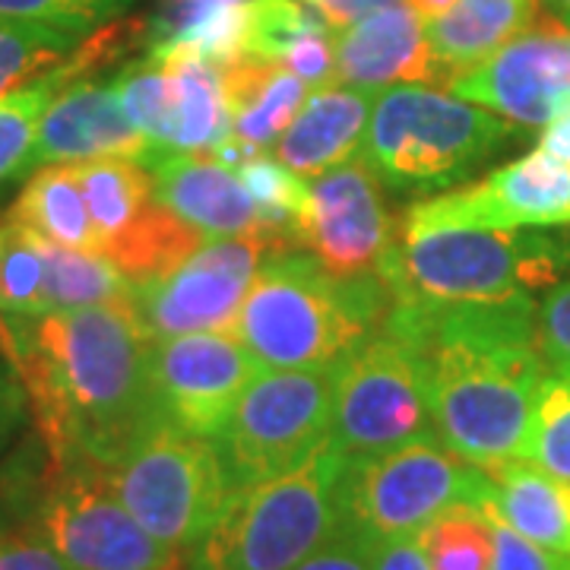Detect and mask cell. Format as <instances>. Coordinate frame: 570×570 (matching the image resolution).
<instances>
[{
	"mask_svg": "<svg viewBox=\"0 0 570 570\" xmlns=\"http://www.w3.org/2000/svg\"><path fill=\"white\" fill-rule=\"evenodd\" d=\"M48 463L89 460L115 469L156 422L149 333L130 302L0 317Z\"/></svg>",
	"mask_w": 570,
	"mask_h": 570,
	"instance_id": "cell-1",
	"label": "cell"
},
{
	"mask_svg": "<svg viewBox=\"0 0 570 570\" xmlns=\"http://www.w3.org/2000/svg\"><path fill=\"white\" fill-rule=\"evenodd\" d=\"M535 298L428 302L393 295L387 317L422 348L434 434L472 466L523 460L549 365L535 343Z\"/></svg>",
	"mask_w": 570,
	"mask_h": 570,
	"instance_id": "cell-2",
	"label": "cell"
},
{
	"mask_svg": "<svg viewBox=\"0 0 570 570\" xmlns=\"http://www.w3.org/2000/svg\"><path fill=\"white\" fill-rule=\"evenodd\" d=\"M384 276H336L298 247L266 261L247 288L232 336L269 371L340 365L387 321Z\"/></svg>",
	"mask_w": 570,
	"mask_h": 570,
	"instance_id": "cell-3",
	"label": "cell"
},
{
	"mask_svg": "<svg viewBox=\"0 0 570 570\" xmlns=\"http://www.w3.org/2000/svg\"><path fill=\"white\" fill-rule=\"evenodd\" d=\"M527 127L425 82L377 92L362 159L393 190H448Z\"/></svg>",
	"mask_w": 570,
	"mask_h": 570,
	"instance_id": "cell-4",
	"label": "cell"
},
{
	"mask_svg": "<svg viewBox=\"0 0 570 570\" xmlns=\"http://www.w3.org/2000/svg\"><path fill=\"white\" fill-rule=\"evenodd\" d=\"M381 266L393 295L428 302L535 298L570 279V228L403 235Z\"/></svg>",
	"mask_w": 570,
	"mask_h": 570,
	"instance_id": "cell-5",
	"label": "cell"
},
{
	"mask_svg": "<svg viewBox=\"0 0 570 570\" xmlns=\"http://www.w3.org/2000/svg\"><path fill=\"white\" fill-rule=\"evenodd\" d=\"M346 460L324 444L279 479L232 494L184 570H295L340 523Z\"/></svg>",
	"mask_w": 570,
	"mask_h": 570,
	"instance_id": "cell-6",
	"label": "cell"
},
{
	"mask_svg": "<svg viewBox=\"0 0 570 570\" xmlns=\"http://www.w3.org/2000/svg\"><path fill=\"white\" fill-rule=\"evenodd\" d=\"M438 438L415 336L387 317L340 362L326 444L346 463Z\"/></svg>",
	"mask_w": 570,
	"mask_h": 570,
	"instance_id": "cell-7",
	"label": "cell"
},
{
	"mask_svg": "<svg viewBox=\"0 0 570 570\" xmlns=\"http://www.w3.org/2000/svg\"><path fill=\"white\" fill-rule=\"evenodd\" d=\"M130 517L163 546L190 558L232 501V489L209 438L153 422L108 469Z\"/></svg>",
	"mask_w": 570,
	"mask_h": 570,
	"instance_id": "cell-8",
	"label": "cell"
},
{
	"mask_svg": "<svg viewBox=\"0 0 570 570\" xmlns=\"http://www.w3.org/2000/svg\"><path fill=\"white\" fill-rule=\"evenodd\" d=\"M494 482L438 438L346 463L340 482V520L365 539L419 535L450 508L489 510Z\"/></svg>",
	"mask_w": 570,
	"mask_h": 570,
	"instance_id": "cell-9",
	"label": "cell"
},
{
	"mask_svg": "<svg viewBox=\"0 0 570 570\" xmlns=\"http://www.w3.org/2000/svg\"><path fill=\"white\" fill-rule=\"evenodd\" d=\"M336 371L340 365L311 371L264 367L250 381L232 419L213 438L232 494L279 479L324 448Z\"/></svg>",
	"mask_w": 570,
	"mask_h": 570,
	"instance_id": "cell-10",
	"label": "cell"
},
{
	"mask_svg": "<svg viewBox=\"0 0 570 570\" xmlns=\"http://www.w3.org/2000/svg\"><path fill=\"white\" fill-rule=\"evenodd\" d=\"M70 570H184L187 558L142 530L108 469L89 460L48 463L32 520Z\"/></svg>",
	"mask_w": 570,
	"mask_h": 570,
	"instance_id": "cell-11",
	"label": "cell"
},
{
	"mask_svg": "<svg viewBox=\"0 0 570 570\" xmlns=\"http://www.w3.org/2000/svg\"><path fill=\"white\" fill-rule=\"evenodd\" d=\"M298 247L283 235L254 232L235 238H206L187 261L163 276L130 288V305L149 340L187 333H228L257 269L279 250Z\"/></svg>",
	"mask_w": 570,
	"mask_h": 570,
	"instance_id": "cell-12",
	"label": "cell"
},
{
	"mask_svg": "<svg viewBox=\"0 0 570 570\" xmlns=\"http://www.w3.org/2000/svg\"><path fill=\"white\" fill-rule=\"evenodd\" d=\"M102 257L130 283L163 276L204 245L197 228L156 200L149 168L137 159H92L73 165Z\"/></svg>",
	"mask_w": 570,
	"mask_h": 570,
	"instance_id": "cell-13",
	"label": "cell"
},
{
	"mask_svg": "<svg viewBox=\"0 0 570 570\" xmlns=\"http://www.w3.org/2000/svg\"><path fill=\"white\" fill-rule=\"evenodd\" d=\"M264 367L232 333H187L153 340L149 396L156 422L216 438Z\"/></svg>",
	"mask_w": 570,
	"mask_h": 570,
	"instance_id": "cell-14",
	"label": "cell"
},
{
	"mask_svg": "<svg viewBox=\"0 0 570 570\" xmlns=\"http://www.w3.org/2000/svg\"><path fill=\"white\" fill-rule=\"evenodd\" d=\"M570 228V168L546 153L501 165L482 181L419 200L406 213V235Z\"/></svg>",
	"mask_w": 570,
	"mask_h": 570,
	"instance_id": "cell-15",
	"label": "cell"
},
{
	"mask_svg": "<svg viewBox=\"0 0 570 570\" xmlns=\"http://www.w3.org/2000/svg\"><path fill=\"white\" fill-rule=\"evenodd\" d=\"M448 89L527 130L546 127L570 111V22L539 13L494 58L450 80Z\"/></svg>",
	"mask_w": 570,
	"mask_h": 570,
	"instance_id": "cell-16",
	"label": "cell"
},
{
	"mask_svg": "<svg viewBox=\"0 0 570 570\" xmlns=\"http://www.w3.org/2000/svg\"><path fill=\"white\" fill-rule=\"evenodd\" d=\"M307 187L311 213L302 228V247L336 276H381L396 235L381 181L365 159L355 156L333 165Z\"/></svg>",
	"mask_w": 570,
	"mask_h": 570,
	"instance_id": "cell-17",
	"label": "cell"
},
{
	"mask_svg": "<svg viewBox=\"0 0 570 570\" xmlns=\"http://www.w3.org/2000/svg\"><path fill=\"white\" fill-rule=\"evenodd\" d=\"M156 146L127 121L115 82L82 73L67 82L41 115L36 142L22 165V178L45 165H80L92 159H146Z\"/></svg>",
	"mask_w": 570,
	"mask_h": 570,
	"instance_id": "cell-18",
	"label": "cell"
},
{
	"mask_svg": "<svg viewBox=\"0 0 570 570\" xmlns=\"http://www.w3.org/2000/svg\"><path fill=\"white\" fill-rule=\"evenodd\" d=\"M146 168L153 175L156 200L168 206L181 223L206 238H235L266 232L261 209L235 168L216 156L156 149Z\"/></svg>",
	"mask_w": 570,
	"mask_h": 570,
	"instance_id": "cell-19",
	"label": "cell"
},
{
	"mask_svg": "<svg viewBox=\"0 0 570 570\" xmlns=\"http://www.w3.org/2000/svg\"><path fill=\"white\" fill-rule=\"evenodd\" d=\"M403 82H438L425 22L406 0L384 7L336 36V86L381 92Z\"/></svg>",
	"mask_w": 570,
	"mask_h": 570,
	"instance_id": "cell-20",
	"label": "cell"
},
{
	"mask_svg": "<svg viewBox=\"0 0 570 570\" xmlns=\"http://www.w3.org/2000/svg\"><path fill=\"white\" fill-rule=\"evenodd\" d=\"M374 99L377 92L355 86L314 89L295 121L273 142V159L302 178H317L333 165L355 159V153H362Z\"/></svg>",
	"mask_w": 570,
	"mask_h": 570,
	"instance_id": "cell-21",
	"label": "cell"
},
{
	"mask_svg": "<svg viewBox=\"0 0 570 570\" xmlns=\"http://www.w3.org/2000/svg\"><path fill=\"white\" fill-rule=\"evenodd\" d=\"M127 36L130 32L121 22H111L99 32H92L67 61L51 67L48 73H41V77L29 80L26 86L7 92L0 99V187L22 178V165H26V156L36 142L41 115L48 111V105L55 102V96L67 82H73L82 73H92L96 67L111 61L127 45Z\"/></svg>",
	"mask_w": 570,
	"mask_h": 570,
	"instance_id": "cell-22",
	"label": "cell"
},
{
	"mask_svg": "<svg viewBox=\"0 0 570 570\" xmlns=\"http://www.w3.org/2000/svg\"><path fill=\"white\" fill-rule=\"evenodd\" d=\"M542 13V0H460L444 17L425 22L438 82L463 77L494 58Z\"/></svg>",
	"mask_w": 570,
	"mask_h": 570,
	"instance_id": "cell-23",
	"label": "cell"
},
{
	"mask_svg": "<svg viewBox=\"0 0 570 570\" xmlns=\"http://www.w3.org/2000/svg\"><path fill=\"white\" fill-rule=\"evenodd\" d=\"M247 55L292 70L311 92L336 86V32L307 0H257Z\"/></svg>",
	"mask_w": 570,
	"mask_h": 570,
	"instance_id": "cell-24",
	"label": "cell"
},
{
	"mask_svg": "<svg viewBox=\"0 0 570 570\" xmlns=\"http://www.w3.org/2000/svg\"><path fill=\"white\" fill-rule=\"evenodd\" d=\"M225 92L232 108V137L254 153H264L295 121L311 96V86L279 63L245 55L225 63Z\"/></svg>",
	"mask_w": 570,
	"mask_h": 570,
	"instance_id": "cell-25",
	"label": "cell"
},
{
	"mask_svg": "<svg viewBox=\"0 0 570 570\" xmlns=\"http://www.w3.org/2000/svg\"><path fill=\"white\" fill-rule=\"evenodd\" d=\"M257 0H159L146 22V55L194 51L219 67L247 55Z\"/></svg>",
	"mask_w": 570,
	"mask_h": 570,
	"instance_id": "cell-26",
	"label": "cell"
},
{
	"mask_svg": "<svg viewBox=\"0 0 570 570\" xmlns=\"http://www.w3.org/2000/svg\"><path fill=\"white\" fill-rule=\"evenodd\" d=\"M171 77V153L213 156L232 137V108L225 92L223 67L194 51L153 55Z\"/></svg>",
	"mask_w": 570,
	"mask_h": 570,
	"instance_id": "cell-27",
	"label": "cell"
},
{
	"mask_svg": "<svg viewBox=\"0 0 570 570\" xmlns=\"http://www.w3.org/2000/svg\"><path fill=\"white\" fill-rule=\"evenodd\" d=\"M489 513L523 539L570 554V482L527 460L491 469Z\"/></svg>",
	"mask_w": 570,
	"mask_h": 570,
	"instance_id": "cell-28",
	"label": "cell"
},
{
	"mask_svg": "<svg viewBox=\"0 0 570 570\" xmlns=\"http://www.w3.org/2000/svg\"><path fill=\"white\" fill-rule=\"evenodd\" d=\"M7 219L32 228L51 245L102 254L73 165H45L32 171Z\"/></svg>",
	"mask_w": 570,
	"mask_h": 570,
	"instance_id": "cell-29",
	"label": "cell"
},
{
	"mask_svg": "<svg viewBox=\"0 0 570 570\" xmlns=\"http://www.w3.org/2000/svg\"><path fill=\"white\" fill-rule=\"evenodd\" d=\"M45 254V305L48 311L130 302L134 283L102 254L51 245L41 238Z\"/></svg>",
	"mask_w": 570,
	"mask_h": 570,
	"instance_id": "cell-30",
	"label": "cell"
},
{
	"mask_svg": "<svg viewBox=\"0 0 570 570\" xmlns=\"http://www.w3.org/2000/svg\"><path fill=\"white\" fill-rule=\"evenodd\" d=\"M235 171L261 209L266 232L302 245V228H305L307 213H311V187L305 184V178L295 175L292 168H285L279 159L266 156V153L250 156Z\"/></svg>",
	"mask_w": 570,
	"mask_h": 570,
	"instance_id": "cell-31",
	"label": "cell"
},
{
	"mask_svg": "<svg viewBox=\"0 0 570 570\" xmlns=\"http://www.w3.org/2000/svg\"><path fill=\"white\" fill-rule=\"evenodd\" d=\"M431 570H491L489 510L450 508L415 535Z\"/></svg>",
	"mask_w": 570,
	"mask_h": 570,
	"instance_id": "cell-32",
	"label": "cell"
},
{
	"mask_svg": "<svg viewBox=\"0 0 570 570\" xmlns=\"http://www.w3.org/2000/svg\"><path fill=\"white\" fill-rule=\"evenodd\" d=\"M45 254L41 238L26 225L0 223V317L45 314Z\"/></svg>",
	"mask_w": 570,
	"mask_h": 570,
	"instance_id": "cell-33",
	"label": "cell"
},
{
	"mask_svg": "<svg viewBox=\"0 0 570 570\" xmlns=\"http://www.w3.org/2000/svg\"><path fill=\"white\" fill-rule=\"evenodd\" d=\"M118 102L127 121L140 130L156 149H168L171 137V77L159 58L146 55L140 61L124 63L111 77Z\"/></svg>",
	"mask_w": 570,
	"mask_h": 570,
	"instance_id": "cell-34",
	"label": "cell"
},
{
	"mask_svg": "<svg viewBox=\"0 0 570 570\" xmlns=\"http://www.w3.org/2000/svg\"><path fill=\"white\" fill-rule=\"evenodd\" d=\"M86 39L41 22H20L0 32V99L67 61Z\"/></svg>",
	"mask_w": 570,
	"mask_h": 570,
	"instance_id": "cell-35",
	"label": "cell"
},
{
	"mask_svg": "<svg viewBox=\"0 0 570 570\" xmlns=\"http://www.w3.org/2000/svg\"><path fill=\"white\" fill-rule=\"evenodd\" d=\"M523 460L570 482V374H546L532 409Z\"/></svg>",
	"mask_w": 570,
	"mask_h": 570,
	"instance_id": "cell-36",
	"label": "cell"
},
{
	"mask_svg": "<svg viewBox=\"0 0 570 570\" xmlns=\"http://www.w3.org/2000/svg\"><path fill=\"white\" fill-rule=\"evenodd\" d=\"M134 0H0V17L10 22H41L77 36H92L118 22Z\"/></svg>",
	"mask_w": 570,
	"mask_h": 570,
	"instance_id": "cell-37",
	"label": "cell"
},
{
	"mask_svg": "<svg viewBox=\"0 0 570 570\" xmlns=\"http://www.w3.org/2000/svg\"><path fill=\"white\" fill-rule=\"evenodd\" d=\"M48 475V450L39 463H32V453H26L17 463L0 469V542L13 530L36 520L41 491Z\"/></svg>",
	"mask_w": 570,
	"mask_h": 570,
	"instance_id": "cell-38",
	"label": "cell"
},
{
	"mask_svg": "<svg viewBox=\"0 0 570 570\" xmlns=\"http://www.w3.org/2000/svg\"><path fill=\"white\" fill-rule=\"evenodd\" d=\"M535 343L549 371L570 374V279L549 288L535 307Z\"/></svg>",
	"mask_w": 570,
	"mask_h": 570,
	"instance_id": "cell-39",
	"label": "cell"
},
{
	"mask_svg": "<svg viewBox=\"0 0 570 570\" xmlns=\"http://www.w3.org/2000/svg\"><path fill=\"white\" fill-rule=\"evenodd\" d=\"M491 542H494L491 570H570L568 551H554L539 542H530L494 517H491Z\"/></svg>",
	"mask_w": 570,
	"mask_h": 570,
	"instance_id": "cell-40",
	"label": "cell"
},
{
	"mask_svg": "<svg viewBox=\"0 0 570 570\" xmlns=\"http://www.w3.org/2000/svg\"><path fill=\"white\" fill-rule=\"evenodd\" d=\"M29 415H32L29 393H26L20 371L13 365L7 343L0 336V460L7 456V450L17 444Z\"/></svg>",
	"mask_w": 570,
	"mask_h": 570,
	"instance_id": "cell-41",
	"label": "cell"
},
{
	"mask_svg": "<svg viewBox=\"0 0 570 570\" xmlns=\"http://www.w3.org/2000/svg\"><path fill=\"white\" fill-rule=\"evenodd\" d=\"M295 570H371V539L340 520Z\"/></svg>",
	"mask_w": 570,
	"mask_h": 570,
	"instance_id": "cell-42",
	"label": "cell"
},
{
	"mask_svg": "<svg viewBox=\"0 0 570 570\" xmlns=\"http://www.w3.org/2000/svg\"><path fill=\"white\" fill-rule=\"evenodd\" d=\"M0 570H70L48 542V535L26 523L0 542Z\"/></svg>",
	"mask_w": 570,
	"mask_h": 570,
	"instance_id": "cell-43",
	"label": "cell"
},
{
	"mask_svg": "<svg viewBox=\"0 0 570 570\" xmlns=\"http://www.w3.org/2000/svg\"><path fill=\"white\" fill-rule=\"evenodd\" d=\"M371 570H431L415 535L371 542Z\"/></svg>",
	"mask_w": 570,
	"mask_h": 570,
	"instance_id": "cell-44",
	"label": "cell"
},
{
	"mask_svg": "<svg viewBox=\"0 0 570 570\" xmlns=\"http://www.w3.org/2000/svg\"><path fill=\"white\" fill-rule=\"evenodd\" d=\"M324 22L340 36L343 29L348 26H355L358 20H365L371 13H377V10H384V7H393V3H400V0H307Z\"/></svg>",
	"mask_w": 570,
	"mask_h": 570,
	"instance_id": "cell-45",
	"label": "cell"
},
{
	"mask_svg": "<svg viewBox=\"0 0 570 570\" xmlns=\"http://www.w3.org/2000/svg\"><path fill=\"white\" fill-rule=\"evenodd\" d=\"M539 153H546L554 163L568 165L570 168V111L558 115L554 121L542 127V134H539Z\"/></svg>",
	"mask_w": 570,
	"mask_h": 570,
	"instance_id": "cell-46",
	"label": "cell"
},
{
	"mask_svg": "<svg viewBox=\"0 0 570 570\" xmlns=\"http://www.w3.org/2000/svg\"><path fill=\"white\" fill-rule=\"evenodd\" d=\"M409 7H412V13L419 17L422 22L428 20H438V17H444L448 10H453L460 0H406Z\"/></svg>",
	"mask_w": 570,
	"mask_h": 570,
	"instance_id": "cell-47",
	"label": "cell"
},
{
	"mask_svg": "<svg viewBox=\"0 0 570 570\" xmlns=\"http://www.w3.org/2000/svg\"><path fill=\"white\" fill-rule=\"evenodd\" d=\"M551 7L558 10V17L564 22H570V0H549Z\"/></svg>",
	"mask_w": 570,
	"mask_h": 570,
	"instance_id": "cell-48",
	"label": "cell"
},
{
	"mask_svg": "<svg viewBox=\"0 0 570 570\" xmlns=\"http://www.w3.org/2000/svg\"><path fill=\"white\" fill-rule=\"evenodd\" d=\"M13 26H20V22H10V20H3V17H0V32H7V29H13Z\"/></svg>",
	"mask_w": 570,
	"mask_h": 570,
	"instance_id": "cell-49",
	"label": "cell"
}]
</instances>
